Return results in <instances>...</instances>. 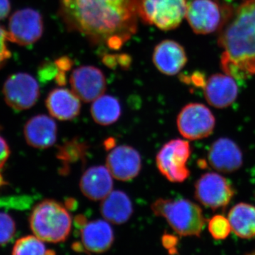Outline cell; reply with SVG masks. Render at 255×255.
<instances>
[{
	"mask_svg": "<svg viewBox=\"0 0 255 255\" xmlns=\"http://www.w3.org/2000/svg\"><path fill=\"white\" fill-rule=\"evenodd\" d=\"M162 242L164 248L171 251L172 250H174L177 245V238L172 235L165 234L162 237Z\"/></svg>",
	"mask_w": 255,
	"mask_h": 255,
	"instance_id": "33",
	"label": "cell"
},
{
	"mask_svg": "<svg viewBox=\"0 0 255 255\" xmlns=\"http://www.w3.org/2000/svg\"><path fill=\"white\" fill-rule=\"evenodd\" d=\"M140 0H60L59 14L69 31L94 45L119 50L137 29Z\"/></svg>",
	"mask_w": 255,
	"mask_h": 255,
	"instance_id": "1",
	"label": "cell"
},
{
	"mask_svg": "<svg viewBox=\"0 0 255 255\" xmlns=\"http://www.w3.org/2000/svg\"><path fill=\"white\" fill-rule=\"evenodd\" d=\"M81 241L85 251L105 253L113 245L114 231L110 223L103 220L87 223L82 228Z\"/></svg>",
	"mask_w": 255,
	"mask_h": 255,
	"instance_id": "20",
	"label": "cell"
},
{
	"mask_svg": "<svg viewBox=\"0 0 255 255\" xmlns=\"http://www.w3.org/2000/svg\"><path fill=\"white\" fill-rule=\"evenodd\" d=\"M43 33V17L36 9L18 10L9 18L8 41L19 46H31L41 38Z\"/></svg>",
	"mask_w": 255,
	"mask_h": 255,
	"instance_id": "11",
	"label": "cell"
},
{
	"mask_svg": "<svg viewBox=\"0 0 255 255\" xmlns=\"http://www.w3.org/2000/svg\"><path fill=\"white\" fill-rule=\"evenodd\" d=\"M196 200L212 210L224 209L235 195L234 189L226 177L216 172L203 174L195 184Z\"/></svg>",
	"mask_w": 255,
	"mask_h": 255,
	"instance_id": "9",
	"label": "cell"
},
{
	"mask_svg": "<svg viewBox=\"0 0 255 255\" xmlns=\"http://www.w3.org/2000/svg\"><path fill=\"white\" fill-rule=\"evenodd\" d=\"M92 119L101 126L116 123L122 115V106L118 99L111 95H102L92 103Z\"/></svg>",
	"mask_w": 255,
	"mask_h": 255,
	"instance_id": "23",
	"label": "cell"
},
{
	"mask_svg": "<svg viewBox=\"0 0 255 255\" xmlns=\"http://www.w3.org/2000/svg\"><path fill=\"white\" fill-rule=\"evenodd\" d=\"M221 68L236 80L255 75V0L242 4L220 31Z\"/></svg>",
	"mask_w": 255,
	"mask_h": 255,
	"instance_id": "2",
	"label": "cell"
},
{
	"mask_svg": "<svg viewBox=\"0 0 255 255\" xmlns=\"http://www.w3.org/2000/svg\"><path fill=\"white\" fill-rule=\"evenodd\" d=\"M47 110L53 118L70 121L76 118L81 110V102L73 91L65 88H55L46 100Z\"/></svg>",
	"mask_w": 255,
	"mask_h": 255,
	"instance_id": "19",
	"label": "cell"
},
{
	"mask_svg": "<svg viewBox=\"0 0 255 255\" xmlns=\"http://www.w3.org/2000/svg\"><path fill=\"white\" fill-rule=\"evenodd\" d=\"M208 162L213 169L219 172L233 173L243 166V152L231 139L221 137L210 147Z\"/></svg>",
	"mask_w": 255,
	"mask_h": 255,
	"instance_id": "14",
	"label": "cell"
},
{
	"mask_svg": "<svg viewBox=\"0 0 255 255\" xmlns=\"http://www.w3.org/2000/svg\"><path fill=\"white\" fill-rule=\"evenodd\" d=\"M103 62L109 68H116L117 65H119L122 68H128L131 63V59L127 54L106 55L104 56Z\"/></svg>",
	"mask_w": 255,
	"mask_h": 255,
	"instance_id": "29",
	"label": "cell"
},
{
	"mask_svg": "<svg viewBox=\"0 0 255 255\" xmlns=\"http://www.w3.org/2000/svg\"><path fill=\"white\" fill-rule=\"evenodd\" d=\"M155 216L164 218L181 236L199 237L206 225L200 206L184 199H158L152 204Z\"/></svg>",
	"mask_w": 255,
	"mask_h": 255,
	"instance_id": "4",
	"label": "cell"
},
{
	"mask_svg": "<svg viewBox=\"0 0 255 255\" xmlns=\"http://www.w3.org/2000/svg\"><path fill=\"white\" fill-rule=\"evenodd\" d=\"M30 228L33 234L47 243L66 241L72 228V219L66 208L58 201L46 199L32 210Z\"/></svg>",
	"mask_w": 255,
	"mask_h": 255,
	"instance_id": "3",
	"label": "cell"
},
{
	"mask_svg": "<svg viewBox=\"0 0 255 255\" xmlns=\"http://www.w3.org/2000/svg\"><path fill=\"white\" fill-rule=\"evenodd\" d=\"M7 41V31L0 26V68L4 65L11 57V52L6 44Z\"/></svg>",
	"mask_w": 255,
	"mask_h": 255,
	"instance_id": "30",
	"label": "cell"
},
{
	"mask_svg": "<svg viewBox=\"0 0 255 255\" xmlns=\"http://www.w3.org/2000/svg\"><path fill=\"white\" fill-rule=\"evenodd\" d=\"M55 62L60 70L65 72V73H68L70 71L74 65L73 60L68 56L60 57V58L55 60Z\"/></svg>",
	"mask_w": 255,
	"mask_h": 255,
	"instance_id": "32",
	"label": "cell"
},
{
	"mask_svg": "<svg viewBox=\"0 0 255 255\" xmlns=\"http://www.w3.org/2000/svg\"><path fill=\"white\" fill-rule=\"evenodd\" d=\"M66 206L68 209H74L75 206H76V204H75V201L69 199V200L67 201Z\"/></svg>",
	"mask_w": 255,
	"mask_h": 255,
	"instance_id": "35",
	"label": "cell"
},
{
	"mask_svg": "<svg viewBox=\"0 0 255 255\" xmlns=\"http://www.w3.org/2000/svg\"><path fill=\"white\" fill-rule=\"evenodd\" d=\"M208 228L211 236L216 241L226 239L232 231L228 219L221 215H216L211 218Z\"/></svg>",
	"mask_w": 255,
	"mask_h": 255,
	"instance_id": "27",
	"label": "cell"
},
{
	"mask_svg": "<svg viewBox=\"0 0 255 255\" xmlns=\"http://www.w3.org/2000/svg\"><path fill=\"white\" fill-rule=\"evenodd\" d=\"M38 77L42 82L55 80L59 86H65L67 83L66 73L58 68L55 62H45L38 69Z\"/></svg>",
	"mask_w": 255,
	"mask_h": 255,
	"instance_id": "26",
	"label": "cell"
},
{
	"mask_svg": "<svg viewBox=\"0 0 255 255\" xmlns=\"http://www.w3.org/2000/svg\"><path fill=\"white\" fill-rule=\"evenodd\" d=\"M178 130L184 138L196 140L206 138L214 132L216 119L206 106L190 103L178 114Z\"/></svg>",
	"mask_w": 255,
	"mask_h": 255,
	"instance_id": "8",
	"label": "cell"
},
{
	"mask_svg": "<svg viewBox=\"0 0 255 255\" xmlns=\"http://www.w3.org/2000/svg\"><path fill=\"white\" fill-rule=\"evenodd\" d=\"M15 221L10 215L0 212V246H6L16 234Z\"/></svg>",
	"mask_w": 255,
	"mask_h": 255,
	"instance_id": "28",
	"label": "cell"
},
{
	"mask_svg": "<svg viewBox=\"0 0 255 255\" xmlns=\"http://www.w3.org/2000/svg\"><path fill=\"white\" fill-rule=\"evenodd\" d=\"M2 92L6 105L18 112L29 110L40 97L38 82L26 73L10 75L4 82Z\"/></svg>",
	"mask_w": 255,
	"mask_h": 255,
	"instance_id": "10",
	"label": "cell"
},
{
	"mask_svg": "<svg viewBox=\"0 0 255 255\" xmlns=\"http://www.w3.org/2000/svg\"><path fill=\"white\" fill-rule=\"evenodd\" d=\"M10 155V148L6 140L0 136V169L4 167Z\"/></svg>",
	"mask_w": 255,
	"mask_h": 255,
	"instance_id": "31",
	"label": "cell"
},
{
	"mask_svg": "<svg viewBox=\"0 0 255 255\" xmlns=\"http://www.w3.org/2000/svg\"><path fill=\"white\" fill-rule=\"evenodd\" d=\"M88 148L86 142L78 138H73L58 147L56 156L63 164L62 174L68 173L70 164L84 160Z\"/></svg>",
	"mask_w": 255,
	"mask_h": 255,
	"instance_id": "24",
	"label": "cell"
},
{
	"mask_svg": "<svg viewBox=\"0 0 255 255\" xmlns=\"http://www.w3.org/2000/svg\"><path fill=\"white\" fill-rule=\"evenodd\" d=\"M186 0H140L139 17L163 31L174 29L186 17Z\"/></svg>",
	"mask_w": 255,
	"mask_h": 255,
	"instance_id": "6",
	"label": "cell"
},
{
	"mask_svg": "<svg viewBox=\"0 0 255 255\" xmlns=\"http://www.w3.org/2000/svg\"><path fill=\"white\" fill-rule=\"evenodd\" d=\"M5 184H6V181L4 180L3 176L0 174V187H2V186L5 185Z\"/></svg>",
	"mask_w": 255,
	"mask_h": 255,
	"instance_id": "36",
	"label": "cell"
},
{
	"mask_svg": "<svg viewBox=\"0 0 255 255\" xmlns=\"http://www.w3.org/2000/svg\"><path fill=\"white\" fill-rule=\"evenodd\" d=\"M233 13L228 5L216 0H191L187 4L186 17L196 33L209 34L221 31Z\"/></svg>",
	"mask_w": 255,
	"mask_h": 255,
	"instance_id": "5",
	"label": "cell"
},
{
	"mask_svg": "<svg viewBox=\"0 0 255 255\" xmlns=\"http://www.w3.org/2000/svg\"><path fill=\"white\" fill-rule=\"evenodd\" d=\"M101 214L106 221L116 225L124 224L131 217L133 208L129 196L122 191H112L102 200Z\"/></svg>",
	"mask_w": 255,
	"mask_h": 255,
	"instance_id": "21",
	"label": "cell"
},
{
	"mask_svg": "<svg viewBox=\"0 0 255 255\" xmlns=\"http://www.w3.org/2000/svg\"><path fill=\"white\" fill-rule=\"evenodd\" d=\"M208 103L215 108L225 109L234 103L238 95L236 79L228 74H214L206 79L202 87Z\"/></svg>",
	"mask_w": 255,
	"mask_h": 255,
	"instance_id": "15",
	"label": "cell"
},
{
	"mask_svg": "<svg viewBox=\"0 0 255 255\" xmlns=\"http://www.w3.org/2000/svg\"><path fill=\"white\" fill-rule=\"evenodd\" d=\"M112 177L107 167L93 166L82 174L80 182V190L90 200H103L113 189Z\"/></svg>",
	"mask_w": 255,
	"mask_h": 255,
	"instance_id": "18",
	"label": "cell"
},
{
	"mask_svg": "<svg viewBox=\"0 0 255 255\" xmlns=\"http://www.w3.org/2000/svg\"><path fill=\"white\" fill-rule=\"evenodd\" d=\"M228 221L232 231L242 239L255 237V206L240 203L229 211Z\"/></svg>",
	"mask_w": 255,
	"mask_h": 255,
	"instance_id": "22",
	"label": "cell"
},
{
	"mask_svg": "<svg viewBox=\"0 0 255 255\" xmlns=\"http://www.w3.org/2000/svg\"><path fill=\"white\" fill-rule=\"evenodd\" d=\"M72 91L82 102H94L103 95L107 82L103 72L92 65H83L75 69L70 76Z\"/></svg>",
	"mask_w": 255,
	"mask_h": 255,
	"instance_id": "12",
	"label": "cell"
},
{
	"mask_svg": "<svg viewBox=\"0 0 255 255\" xmlns=\"http://www.w3.org/2000/svg\"><path fill=\"white\" fill-rule=\"evenodd\" d=\"M58 127L54 120L44 114L34 116L25 124L23 135L28 145L46 149L55 143Z\"/></svg>",
	"mask_w": 255,
	"mask_h": 255,
	"instance_id": "17",
	"label": "cell"
},
{
	"mask_svg": "<svg viewBox=\"0 0 255 255\" xmlns=\"http://www.w3.org/2000/svg\"><path fill=\"white\" fill-rule=\"evenodd\" d=\"M11 4L9 0H0V20L4 19L9 14Z\"/></svg>",
	"mask_w": 255,
	"mask_h": 255,
	"instance_id": "34",
	"label": "cell"
},
{
	"mask_svg": "<svg viewBox=\"0 0 255 255\" xmlns=\"http://www.w3.org/2000/svg\"><path fill=\"white\" fill-rule=\"evenodd\" d=\"M152 61L156 68L166 75H175L187 63L185 50L177 42L164 40L154 49Z\"/></svg>",
	"mask_w": 255,
	"mask_h": 255,
	"instance_id": "16",
	"label": "cell"
},
{
	"mask_svg": "<svg viewBox=\"0 0 255 255\" xmlns=\"http://www.w3.org/2000/svg\"><path fill=\"white\" fill-rule=\"evenodd\" d=\"M106 167L116 179L127 182L140 173L142 167L141 157L131 146H118L112 149L107 155Z\"/></svg>",
	"mask_w": 255,
	"mask_h": 255,
	"instance_id": "13",
	"label": "cell"
},
{
	"mask_svg": "<svg viewBox=\"0 0 255 255\" xmlns=\"http://www.w3.org/2000/svg\"><path fill=\"white\" fill-rule=\"evenodd\" d=\"M191 148L188 140L174 139L162 146L156 156L159 172L169 182L182 183L190 176L187 162Z\"/></svg>",
	"mask_w": 255,
	"mask_h": 255,
	"instance_id": "7",
	"label": "cell"
},
{
	"mask_svg": "<svg viewBox=\"0 0 255 255\" xmlns=\"http://www.w3.org/2000/svg\"><path fill=\"white\" fill-rule=\"evenodd\" d=\"M42 240L36 236H27L18 239L12 248V255H54L55 252L47 249Z\"/></svg>",
	"mask_w": 255,
	"mask_h": 255,
	"instance_id": "25",
	"label": "cell"
}]
</instances>
